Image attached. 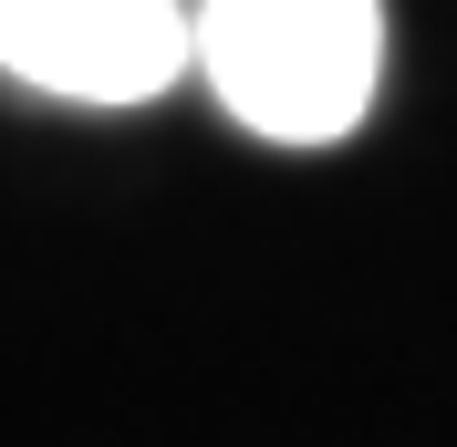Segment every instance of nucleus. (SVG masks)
<instances>
[{
  "instance_id": "nucleus-1",
  "label": "nucleus",
  "mask_w": 457,
  "mask_h": 447,
  "mask_svg": "<svg viewBox=\"0 0 457 447\" xmlns=\"http://www.w3.org/2000/svg\"><path fill=\"white\" fill-rule=\"evenodd\" d=\"M198 73L250 136L333 146L364 125L385 73V0H208Z\"/></svg>"
},
{
  "instance_id": "nucleus-2",
  "label": "nucleus",
  "mask_w": 457,
  "mask_h": 447,
  "mask_svg": "<svg viewBox=\"0 0 457 447\" xmlns=\"http://www.w3.org/2000/svg\"><path fill=\"white\" fill-rule=\"evenodd\" d=\"M198 63L177 0H0V73L62 105H145Z\"/></svg>"
}]
</instances>
